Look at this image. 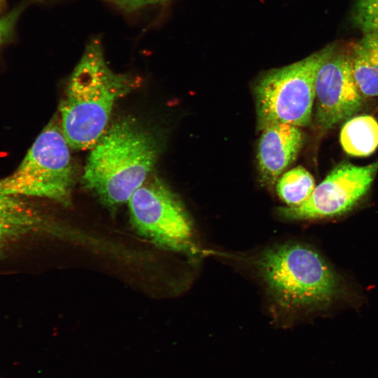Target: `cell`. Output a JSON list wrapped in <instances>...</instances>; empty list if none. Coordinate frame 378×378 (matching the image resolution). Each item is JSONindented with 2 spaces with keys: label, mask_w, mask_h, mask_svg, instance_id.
Returning <instances> with one entry per match:
<instances>
[{
  "label": "cell",
  "mask_w": 378,
  "mask_h": 378,
  "mask_svg": "<svg viewBox=\"0 0 378 378\" xmlns=\"http://www.w3.org/2000/svg\"><path fill=\"white\" fill-rule=\"evenodd\" d=\"M137 84L108 66L102 43L92 40L70 77L59 106L60 126L69 146L91 149L107 129L113 106Z\"/></svg>",
  "instance_id": "cell-1"
},
{
  "label": "cell",
  "mask_w": 378,
  "mask_h": 378,
  "mask_svg": "<svg viewBox=\"0 0 378 378\" xmlns=\"http://www.w3.org/2000/svg\"><path fill=\"white\" fill-rule=\"evenodd\" d=\"M158 152L153 134L143 125L132 118L118 120L91 148L84 184L105 206L116 208L148 178Z\"/></svg>",
  "instance_id": "cell-2"
},
{
  "label": "cell",
  "mask_w": 378,
  "mask_h": 378,
  "mask_svg": "<svg viewBox=\"0 0 378 378\" xmlns=\"http://www.w3.org/2000/svg\"><path fill=\"white\" fill-rule=\"evenodd\" d=\"M258 268L273 299L290 309L323 308L339 294L340 281L321 256L299 243L265 250Z\"/></svg>",
  "instance_id": "cell-3"
},
{
  "label": "cell",
  "mask_w": 378,
  "mask_h": 378,
  "mask_svg": "<svg viewBox=\"0 0 378 378\" xmlns=\"http://www.w3.org/2000/svg\"><path fill=\"white\" fill-rule=\"evenodd\" d=\"M335 50V45L327 46L298 62L262 76L254 88L258 130L274 124L299 127L309 125L318 70Z\"/></svg>",
  "instance_id": "cell-4"
},
{
  "label": "cell",
  "mask_w": 378,
  "mask_h": 378,
  "mask_svg": "<svg viewBox=\"0 0 378 378\" xmlns=\"http://www.w3.org/2000/svg\"><path fill=\"white\" fill-rule=\"evenodd\" d=\"M69 147L60 124L51 120L18 168L0 179V193L68 203L75 175Z\"/></svg>",
  "instance_id": "cell-5"
},
{
  "label": "cell",
  "mask_w": 378,
  "mask_h": 378,
  "mask_svg": "<svg viewBox=\"0 0 378 378\" xmlns=\"http://www.w3.org/2000/svg\"><path fill=\"white\" fill-rule=\"evenodd\" d=\"M127 204L131 225L138 234L160 248L192 251V222L177 197L159 178H148Z\"/></svg>",
  "instance_id": "cell-6"
},
{
  "label": "cell",
  "mask_w": 378,
  "mask_h": 378,
  "mask_svg": "<svg viewBox=\"0 0 378 378\" xmlns=\"http://www.w3.org/2000/svg\"><path fill=\"white\" fill-rule=\"evenodd\" d=\"M378 172V160L365 166L342 162L302 204L281 207L279 214L292 220L330 217L345 213L369 190Z\"/></svg>",
  "instance_id": "cell-7"
},
{
  "label": "cell",
  "mask_w": 378,
  "mask_h": 378,
  "mask_svg": "<svg viewBox=\"0 0 378 378\" xmlns=\"http://www.w3.org/2000/svg\"><path fill=\"white\" fill-rule=\"evenodd\" d=\"M315 124L330 130L360 111L363 97L354 80L351 51L333 53L321 64L315 81Z\"/></svg>",
  "instance_id": "cell-8"
},
{
  "label": "cell",
  "mask_w": 378,
  "mask_h": 378,
  "mask_svg": "<svg viewBox=\"0 0 378 378\" xmlns=\"http://www.w3.org/2000/svg\"><path fill=\"white\" fill-rule=\"evenodd\" d=\"M304 142L299 127L274 124L262 130L258 141L257 160L262 185L274 186L281 173L295 160Z\"/></svg>",
  "instance_id": "cell-9"
},
{
  "label": "cell",
  "mask_w": 378,
  "mask_h": 378,
  "mask_svg": "<svg viewBox=\"0 0 378 378\" xmlns=\"http://www.w3.org/2000/svg\"><path fill=\"white\" fill-rule=\"evenodd\" d=\"M46 218L25 197L0 193V254L30 235L47 230Z\"/></svg>",
  "instance_id": "cell-10"
},
{
  "label": "cell",
  "mask_w": 378,
  "mask_h": 378,
  "mask_svg": "<svg viewBox=\"0 0 378 378\" xmlns=\"http://www.w3.org/2000/svg\"><path fill=\"white\" fill-rule=\"evenodd\" d=\"M344 150L353 156H368L378 147V122L372 115H362L349 119L340 132Z\"/></svg>",
  "instance_id": "cell-11"
},
{
  "label": "cell",
  "mask_w": 378,
  "mask_h": 378,
  "mask_svg": "<svg viewBox=\"0 0 378 378\" xmlns=\"http://www.w3.org/2000/svg\"><path fill=\"white\" fill-rule=\"evenodd\" d=\"M279 197L288 206L302 204L315 188L312 175L304 167L298 166L281 176L276 181Z\"/></svg>",
  "instance_id": "cell-12"
},
{
  "label": "cell",
  "mask_w": 378,
  "mask_h": 378,
  "mask_svg": "<svg viewBox=\"0 0 378 378\" xmlns=\"http://www.w3.org/2000/svg\"><path fill=\"white\" fill-rule=\"evenodd\" d=\"M351 57L353 75L359 91L363 96L378 98V69L358 43L352 47Z\"/></svg>",
  "instance_id": "cell-13"
},
{
  "label": "cell",
  "mask_w": 378,
  "mask_h": 378,
  "mask_svg": "<svg viewBox=\"0 0 378 378\" xmlns=\"http://www.w3.org/2000/svg\"><path fill=\"white\" fill-rule=\"evenodd\" d=\"M352 19L363 33L378 32V0H356Z\"/></svg>",
  "instance_id": "cell-14"
},
{
  "label": "cell",
  "mask_w": 378,
  "mask_h": 378,
  "mask_svg": "<svg viewBox=\"0 0 378 378\" xmlns=\"http://www.w3.org/2000/svg\"><path fill=\"white\" fill-rule=\"evenodd\" d=\"M357 43L369 61L378 69V32L365 34Z\"/></svg>",
  "instance_id": "cell-15"
},
{
  "label": "cell",
  "mask_w": 378,
  "mask_h": 378,
  "mask_svg": "<svg viewBox=\"0 0 378 378\" xmlns=\"http://www.w3.org/2000/svg\"><path fill=\"white\" fill-rule=\"evenodd\" d=\"M120 8L127 11H134L144 7L160 4L168 0H111Z\"/></svg>",
  "instance_id": "cell-16"
},
{
  "label": "cell",
  "mask_w": 378,
  "mask_h": 378,
  "mask_svg": "<svg viewBox=\"0 0 378 378\" xmlns=\"http://www.w3.org/2000/svg\"><path fill=\"white\" fill-rule=\"evenodd\" d=\"M15 18V13L0 18V46L10 34Z\"/></svg>",
  "instance_id": "cell-17"
},
{
  "label": "cell",
  "mask_w": 378,
  "mask_h": 378,
  "mask_svg": "<svg viewBox=\"0 0 378 378\" xmlns=\"http://www.w3.org/2000/svg\"><path fill=\"white\" fill-rule=\"evenodd\" d=\"M2 1H3V0H0V4H1V3L2 2Z\"/></svg>",
  "instance_id": "cell-18"
}]
</instances>
